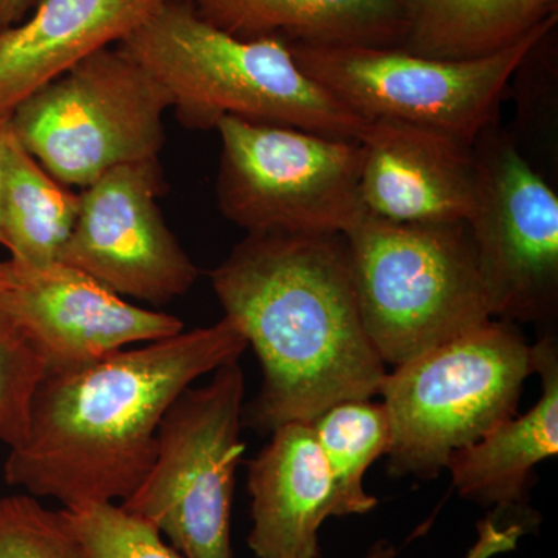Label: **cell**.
<instances>
[{
	"label": "cell",
	"instance_id": "obj_2",
	"mask_svg": "<svg viewBox=\"0 0 558 558\" xmlns=\"http://www.w3.org/2000/svg\"><path fill=\"white\" fill-rule=\"evenodd\" d=\"M247 340L223 315L207 328L123 349L44 377L27 433L10 449L11 487L62 509L130 498L153 468L157 433L174 400L201 377L238 362Z\"/></svg>",
	"mask_w": 558,
	"mask_h": 558
},
{
	"label": "cell",
	"instance_id": "obj_5",
	"mask_svg": "<svg viewBox=\"0 0 558 558\" xmlns=\"http://www.w3.org/2000/svg\"><path fill=\"white\" fill-rule=\"evenodd\" d=\"M534 373L532 344L497 318L395 366L380 389L391 424L388 472L436 478L451 453L515 416Z\"/></svg>",
	"mask_w": 558,
	"mask_h": 558
},
{
	"label": "cell",
	"instance_id": "obj_16",
	"mask_svg": "<svg viewBox=\"0 0 558 558\" xmlns=\"http://www.w3.org/2000/svg\"><path fill=\"white\" fill-rule=\"evenodd\" d=\"M542 379L538 402L501 422L476 442L451 453L447 470L462 498L498 512L523 508L534 469L558 451V344L546 333L532 344Z\"/></svg>",
	"mask_w": 558,
	"mask_h": 558
},
{
	"label": "cell",
	"instance_id": "obj_8",
	"mask_svg": "<svg viewBox=\"0 0 558 558\" xmlns=\"http://www.w3.org/2000/svg\"><path fill=\"white\" fill-rule=\"evenodd\" d=\"M556 24L557 14L508 49L472 60L376 47H288L307 76L362 119L413 124L473 146L495 123L510 80Z\"/></svg>",
	"mask_w": 558,
	"mask_h": 558
},
{
	"label": "cell",
	"instance_id": "obj_7",
	"mask_svg": "<svg viewBox=\"0 0 558 558\" xmlns=\"http://www.w3.org/2000/svg\"><path fill=\"white\" fill-rule=\"evenodd\" d=\"M244 371L227 363L167 411L153 468L121 508L153 524L183 558H234L236 470L244 457Z\"/></svg>",
	"mask_w": 558,
	"mask_h": 558
},
{
	"label": "cell",
	"instance_id": "obj_15",
	"mask_svg": "<svg viewBox=\"0 0 558 558\" xmlns=\"http://www.w3.org/2000/svg\"><path fill=\"white\" fill-rule=\"evenodd\" d=\"M248 548L255 558H319V527L333 517L332 484L306 422L281 425L248 462Z\"/></svg>",
	"mask_w": 558,
	"mask_h": 558
},
{
	"label": "cell",
	"instance_id": "obj_4",
	"mask_svg": "<svg viewBox=\"0 0 558 558\" xmlns=\"http://www.w3.org/2000/svg\"><path fill=\"white\" fill-rule=\"evenodd\" d=\"M363 328L399 366L492 318L469 226L365 213L344 233Z\"/></svg>",
	"mask_w": 558,
	"mask_h": 558
},
{
	"label": "cell",
	"instance_id": "obj_21",
	"mask_svg": "<svg viewBox=\"0 0 558 558\" xmlns=\"http://www.w3.org/2000/svg\"><path fill=\"white\" fill-rule=\"evenodd\" d=\"M46 366L11 304L0 260V444L13 449L27 433L33 398Z\"/></svg>",
	"mask_w": 558,
	"mask_h": 558
},
{
	"label": "cell",
	"instance_id": "obj_3",
	"mask_svg": "<svg viewBox=\"0 0 558 558\" xmlns=\"http://www.w3.org/2000/svg\"><path fill=\"white\" fill-rule=\"evenodd\" d=\"M171 98L190 130L223 117L360 140L368 120L307 76L278 39H240L202 20L190 0H167L117 44Z\"/></svg>",
	"mask_w": 558,
	"mask_h": 558
},
{
	"label": "cell",
	"instance_id": "obj_19",
	"mask_svg": "<svg viewBox=\"0 0 558 558\" xmlns=\"http://www.w3.org/2000/svg\"><path fill=\"white\" fill-rule=\"evenodd\" d=\"M78 211L80 194L51 178L11 131L0 168V218L10 259L35 269L58 263Z\"/></svg>",
	"mask_w": 558,
	"mask_h": 558
},
{
	"label": "cell",
	"instance_id": "obj_14",
	"mask_svg": "<svg viewBox=\"0 0 558 558\" xmlns=\"http://www.w3.org/2000/svg\"><path fill=\"white\" fill-rule=\"evenodd\" d=\"M167 0H40L28 20L0 31V120L86 60L117 46Z\"/></svg>",
	"mask_w": 558,
	"mask_h": 558
},
{
	"label": "cell",
	"instance_id": "obj_11",
	"mask_svg": "<svg viewBox=\"0 0 558 558\" xmlns=\"http://www.w3.org/2000/svg\"><path fill=\"white\" fill-rule=\"evenodd\" d=\"M159 159L120 165L80 194V211L58 263L120 296L163 306L185 295L199 269L168 227Z\"/></svg>",
	"mask_w": 558,
	"mask_h": 558
},
{
	"label": "cell",
	"instance_id": "obj_1",
	"mask_svg": "<svg viewBox=\"0 0 558 558\" xmlns=\"http://www.w3.org/2000/svg\"><path fill=\"white\" fill-rule=\"evenodd\" d=\"M209 278L263 371L247 427L270 435L380 395L387 365L363 328L344 234H247Z\"/></svg>",
	"mask_w": 558,
	"mask_h": 558
},
{
	"label": "cell",
	"instance_id": "obj_25",
	"mask_svg": "<svg viewBox=\"0 0 558 558\" xmlns=\"http://www.w3.org/2000/svg\"><path fill=\"white\" fill-rule=\"evenodd\" d=\"M38 0H0V31L20 24Z\"/></svg>",
	"mask_w": 558,
	"mask_h": 558
},
{
	"label": "cell",
	"instance_id": "obj_18",
	"mask_svg": "<svg viewBox=\"0 0 558 558\" xmlns=\"http://www.w3.org/2000/svg\"><path fill=\"white\" fill-rule=\"evenodd\" d=\"M400 49L436 60H472L508 49L557 14V0H399Z\"/></svg>",
	"mask_w": 558,
	"mask_h": 558
},
{
	"label": "cell",
	"instance_id": "obj_17",
	"mask_svg": "<svg viewBox=\"0 0 558 558\" xmlns=\"http://www.w3.org/2000/svg\"><path fill=\"white\" fill-rule=\"evenodd\" d=\"M197 14L240 39L312 47L400 49L407 20L399 0H190Z\"/></svg>",
	"mask_w": 558,
	"mask_h": 558
},
{
	"label": "cell",
	"instance_id": "obj_13",
	"mask_svg": "<svg viewBox=\"0 0 558 558\" xmlns=\"http://www.w3.org/2000/svg\"><path fill=\"white\" fill-rule=\"evenodd\" d=\"M359 142L366 213L403 223H468L478 189L473 146L391 120L368 121Z\"/></svg>",
	"mask_w": 558,
	"mask_h": 558
},
{
	"label": "cell",
	"instance_id": "obj_26",
	"mask_svg": "<svg viewBox=\"0 0 558 558\" xmlns=\"http://www.w3.org/2000/svg\"><path fill=\"white\" fill-rule=\"evenodd\" d=\"M10 132V119L0 120V168H2L3 148H5V143L7 140H9ZM3 244H5V241H3L2 218H0V245L3 247Z\"/></svg>",
	"mask_w": 558,
	"mask_h": 558
},
{
	"label": "cell",
	"instance_id": "obj_10",
	"mask_svg": "<svg viewBox=\"0 0 558 558\" xmlns=\"http://www.w3.org/2000/svg\"><path fill=\"white\" fill-rule=\"evenodd\" d=\"M473 157L478 189L468 226L492 318L550 323L558 304L556 191L492 126Z\"/></svg>",
	"mask_w": 558,
	"mask_h": 558
},
{
	"label": "cell",
	"instance_id": "obj_12",
	"mask_svg": "<svg viewBox=\"0 0 558 558\" xmlns=\"http://www.w3.org/2000/svg\"><path fill=\"white\" fill-rule=\"evenodd\" d=\"M13 310L46 366V376L86 368L123 351L175 336L182 319L135 306L78 269L3 260Z\"/></svg>",
	"mask_w": 558,
	"mask_h": 558
},
{
	"label": "cell",
	"instance_id": "obj_20",
	"mask_svg": "<svg viewBox=\"0 0 558 558\" xmlns=\"http://www.w3.org/2000/svg\"><path fill=\"white\" fill-rule=\"evenodd\" d=\"M311 427L332 484L333 517L371 512L379 501L365 490V475L391 446L384 402L343 400L318 414Z\"/></svg>",
	"mask_w": 558,
	"mask_h": 558
},
{
	"label": "cell",
	"instance_id": "obj_9",
	"mask_svg": "<svg viewBox=\"0 0 558 558\" xmlns=\"http://www.w3.org/2000/svg\"><path fill=\"white\" fill-rule=\"evenodd\" d=\"M216 197L252 233L344 234L363 215L359 140L223 117Z\"/></svg>",
	"mask_w": 558,
	"mask_h": 558
},
{
	"label": "cell",
	"instance_id": "obj_23",
	"mask_svg": "<svg viewBox=\"0 0 558 558\" xmlns=\"http://www.w3.org/2000/svg\"><path fill=\"white\" fill-rule=\"evenodd\" d=\"M0 558H87L62 510L28 494L0 498Z\"/></svg>",
	"mask_w": 558,
	"mask_h": 558
},
{
	"label": "cell",
	"instance_id": "obj_24",
	"mask_svg": "<svg viewBox=\"0 0 558 558\" xmlns=\"http://www.w3.org/2000/svg\"><path fill=\"white\" fill-rule=\"evenodd\" d=\"M513 542L508 532L487 523L486 527L481 529V542L476 548L470 553L469 558H487L494 556L499 550L512 548ZM398 550L387 539H379L366 553L365 558H396Z\"/></svg>",
	"mask_w": 558,
	"mask_h": 558
},
{
	"label": "cell",
	"instance_id": "obj_6",
	"mask_svg": "<svg viewBox=\"0 0 558 558\" xmlns=\"http://www.w3.org/2000/svg\"><path fill=\"white\" fill-rule=\"evenodd\" d=\"M168 109L159 81L110 46L35 92L10 126L51 178L84 190L120 165L159 159Z\"/></svg>",
	"mask_w": 558,
	"mask_h": 558
},
{
	"label": "cell",
	"instance_id": "obj_22",
	"mask_svg": "<svg viewBox=\"0 0 558 558\" xmlns=\"http://www.w3.org/2000/svg\"><path fill=\"white\" fill-rule=\"evenodd\" d=\"M61 510L87 558H183L153 524L117 502Z\"/></svg>",
	"mask_w": 558,
	"mask_h": 558
}]
</instances>
